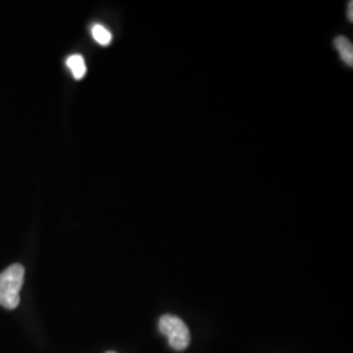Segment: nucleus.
<instances>
[{
    "label": "nucleus",
    "mask_w": 353,
    "mask_h": 353,
    "mask_svg": "<svg viewBox=\"0 0 353 353\" xmlns=\"http://www.w3.org/2000/svg\"><path fill=\"white\" fill-rule=\"evenodd\" d=\"M26 270L21 265H10L0 274V305L16 309L20 303V290L24 284Z\"/></svg>",
    "instance_id": "f257e3e1"
},
{
    "label": "nucleus",
    "mask_w": 353,
    "mask_h": 353,
    "mask_svg": "<svg viewBox=\"0 0 353 353\" xmlns=\"http://www.w3.org/2000/svg\"><path fill=\"white\" fill-rule=\"evenodd\" d=\"M160 332L168 338L169 345L176 351H183L189 347L191 335L188 325L176 316L165 314L159 321Z\"/></svg>",
    "instance_id": "f03ea898"
},
{
    "label": "nucleus",
    "mask_w": 353,
    "mask_h": 353,
    "mask_svg": "<svg viewBox=\"0 0 353 353\" xmlns=\"http://www.w3.org/2000/svg\"><path fill=\"white\" fill-rule=\"evenodd\" d=\"M334 46L335 49L339 51L343 62L352 67L353 65V46L352 42L345 37L335 38L334 41Z\"/></svg>",
    "instance_id": "7ed1b4c3"
},
{
    "label": "nucleus",
    "mask_w": 353,
    "mask_h": 353,
    "mask_svg": "<svg viewBox=\"0 0 353 353\" xmlns=\"http://www.w3.org/2000/svg\"><path fill=\"white\" fill-rule=\"evenodd\" d=\"M67 67L70 68V71L72 72V75L77 80L83 79L85 74H87V65H85V62H84V58L80 54H75V55L68 57Z\"/></svg>",
    "instance_id": "20e7f679"
},
{
    "label": "nucleus",
    "mask_w": 353,
    "mask_h": 353,
    "mask_svg": "<svg viewBox=\"0 0 353 353\" xmlns=\"http://www.w3.org/2000/svg\"><path fill=\"white\" fill-rule=\"evenodd\" d=\"M92 36L94 38V41L99 42L102 46H108L112 42V33L109 32V29H106L105 26L100 24L92 28Z\"/></svg>",
    "instance_id": "39448f33"
},
{
    "label": "nucleus",
    "mask_w": 353,
    "mask_h": 353,
    "mask_svg": "<svg viewBox=\"0 0 353 353\" xmlns=\"http://www.w3.org/2000/svg\"><path fill=\"white\" fill-rule=\"evenodd\" d=\"M347 14H348V20L352 23L353 21V1H350L348 3V12H347Z\"/></svg>",
    "instance_id": "423d86ee"
},
{
    "label": "nucleus",
    "mask_w": 353,
    "mask_h": 353,
    "mask_svg": "<svg viewBox=\"0 0 353 353\" xmlns=\"http://www.w3.org/2000/svg\"><path fill=\"white\" fill-rule=\"evenodd\" d=\"M106 353H117V352H106Z\"/></svg>",
    "instance_id": "0eeeda50"
}]
</instances>
